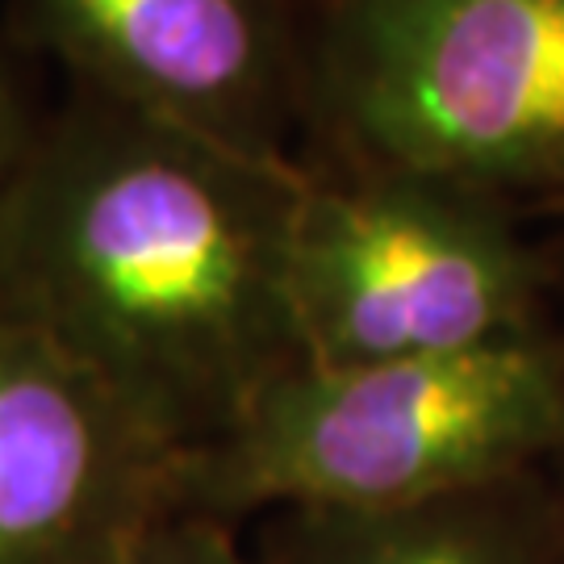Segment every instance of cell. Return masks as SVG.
Segmentation results:
<instances>
[{
	"instance_id": "1",
	"label": "cell",
	"mask_w": 564,
	"mask_h": 564,
	"mask_svg": "<svg viewBox=\"0 0 564 564\" xmlns=\"http://www.w3.org/2000/svg\"><path fill=\"white\" fill-rule=\"evenodd\" d=\"M305 167L67 88L0 188V323L97 372L181 460L302 364Z\"/></svg>"
},
{
	"instance_id": "2",
	"label": "cell",
	"mask_w": 564,
	"mask_h": 564,
	"mask_svg": "<svg viewBox=\"0 0 564 564\" xmlns=\"http://www.w3.org/2000/svg\"><path fill=\"white\" fill-rule=\"evenodd\" d=\"M564 368L540 335L452 356L293 364L176 468V510H405L510 481L561 444Z\"/></svg>"
},
{
	"instance_id": "3",
	"label": "cell",
	"mask_w": 564,
	"mask_h": 564,
	"mask_svg": "<svg viewBox=\"0 0 564 564\" xmlns=\"http://www.w3.org/2000/svg\"><path fill=\"white\" fill-rule=\"evenodd\" d=\"M305 167L564 202V0H297Z\"/></svg>"
},
{
	"instance_id": "4",
	"label": "cell",
	"mask_w": 564,
	"mask_h": 564,
	"mask_svg": "<svg viewBox=\"0 0 564 564\" xmlns=\"http://www.w3.org/2000/svg\"><path fill=\"white\" fill-rule=\"evenodd\" d=\"M289 305L310 364L452 356L535 335V263L494 197L419 172L305 167Z\"/></svg>"
},
{
	"instance_id": "5",
	"label": "cell",
	"mask_w": 564,
	"mask_h": 564,
	"mask_svg": "<svg viewBox=\"0 0 564 564\" xmlns=\"http://www.w3.org/2000/svg\"><path fill=\"white\" fill-rule=\"evenodd\" d=\"M13 13L67 88L305 167L297 0H13Z\"/></svg>"
},
{
	"instance_id": "6",
	"label": "cell",
	"mask_w": 564,
	"mask_h": 564,
	"mask_svg": "<svg viewBox=\"0 0 564 564\" xmlns=\"http://www.w3.org/2000/svg\"><path fill=\"white\" fill-rule=\"evenodd\" d=\"M176 468L97 372L0 323V564H121L176 510Z\"/></svg>"
},
{
	"instance_id": "7",
	"label": "cell",
	"mask_w": 564,
	"mask_h": 564,
	"mask_svg": "<svg viewBox=\"0 0 564 564\" xmlns=\"http://www.w3.org/2000/svg\"><path fill=\"white\" fill-rule=\"evenodd\" d=\"M494 494L498 485L372 514L284 510L260 556L268 564H531L523 535L494 514Z\"/></svg>"
},
{
	"instance_id": "8",
	"label": "cell",
	"mask_w": 564,
	"mask_h": 564,
	"mask_svg": "<svg viewBox=\"0 0 564 564\" xmlns=\"http://www.w3.org/2000/svg\"><path fill=\"white\" fill-rule=\"evenodd\" d=\"M121 564H268L256 552H242L230 523L205 519V514H163L160 523L130 547Z\"/></svg>"
},
{
	"instance_id": "9",
	"label": "cell",
	"mask_w": 564,
	"mask_h": 564,
	"mask_svg": "<svg viewBox=\"0 0 564 564\" xmlns=\"http://www.w3.org/2000/svg\"><path fill=\"white\" fill-rule=\"evenodd\" d=\"M39 118L42 113H34V105L25 97L18 67L0 46V188H4V181L13 176V167L25 155V147L39 130Z\"/></svg>"
},
{
	"instance_id": "10",
	"label": "cell",
	"mask_w": 564,
	"mask_h": 564,
	"mask_svg": "<svg viewBox=\"0 0 564 564\" xmlns=\"http://www.w3.org/2000/svg\"><path fill=\"white\" fill-rule=\"evenodd\" d=\"M561 368H564V351H561ZM561 444H564V431H561Z\"/></svg>"
}]
</instances>
